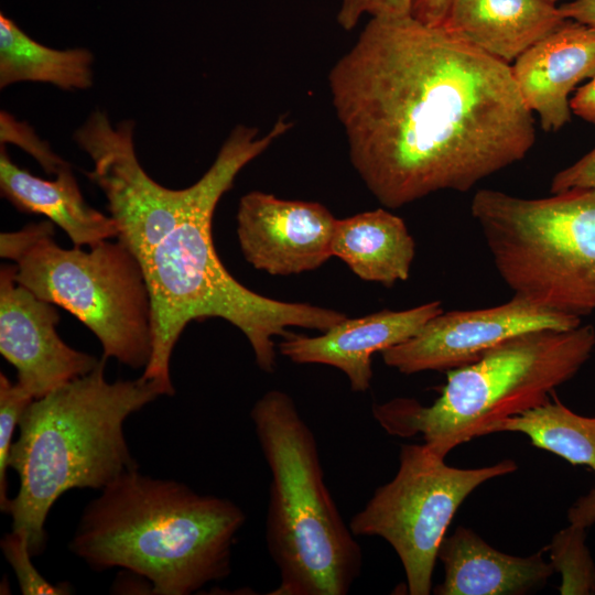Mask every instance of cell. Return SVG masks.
Segmentation results:
<instances>
[{
    "mask_svg": "<svg viewBox=\"0 0 595 595\" xmlns=\"http://www.w3.org/2000/svg\"><path fill=\"white\" fill-rule=\"evenodd\" d=\"M250 418L271 474L266 541L280 583L269 594H347L363 553L327 489L313 431L281 390L261 396Z\"/></svg>",
    "mask_w": 595,
    "mask_h": 595,
    "instance_id": "5",
    "label": "cell"
},
{
    "mask_svg": "<svg viewBox=\"0 0 595 595\" xmlns=\"http://www.w3.org/2000/svg\"><path fill=\"white\" fill-rule=\"evenodd\" d=\"M4 558L13 569L20 591L24 595L36 594H68L67 584L54 585L46 581L32 563L33 555L23 533L11 531L0 543Z\"/></svg>",
    "mask_w": 595,
    "mask_h": 595,
    "instance_id": "23",
    "label": "cell"
},
{
    "mask_svg": "<svg viewBox=\"0 0 595 595\" xmlns=\"http://www.w3.org/2000/svg\"><path fill=\"white\" fill-rule=\"evenodd\" d=\"M332 253L361 280L391 288L408 280L415 242L402 218L378 208L337 219Z\"/></svg>",
    "mask_w": 595,
    "mask_h": 595,
    "instance_id": "18",
    "label": "cell"
},
{
    "mask_svg": "<svg viewBox=\"0 0 595 595\" xmlns=\"http://www.w3.org/2000/svg\"><path fill=\"white\" fill-rule=\"evenodd\" d=\"M82 515L69 549L91 569L123 567L155 595H188L230 574L246 521L231 500L127 470Z\"/></svg>",
    "mask_w": 595,
    "mask_h": 595,
    "instance_id": "3",
    "label": "cell"
},
{
    "mask_svg": "<svg viewBox=\"0 0 595 595\" xmlns=\"http://www.w3.org/2000/svg\"><path fill=\"white\" fill-rule=\"evenodd\" d=\"M15 264L0 269V353L33 399L90 372L96 357L69 347L57 334L54 305L15 280Z\"/></svg>",
    "mask_w": 595,
    "mask_h": 595,
    "instance_id": "11",
    "label": "cell"
},
{
    "mask_svg": "<svg viewBox=\"0 0 595 595\" xmlns=\"http://www.w3.org/2000/svg\"><path fill=\"white\" fill-rule=\"evenodd\" d=\"M470 212L513 295L578 317L595 311V190L523 198L485 188Z\"/></svg>",
    "mask_w": 595,
    "mask_h": 595,
    "instance_id": "7",
    "label": "cell"
},
{
    "mask_svg": "<svg viewBox=\"0 0 595 595\" xmlns=\"http://www.w3.org/2000/svg\"><path fill=\"white\" fill-rule=\"evenodd\" d=\"M567 519L570 523L578 524L586 529L595 523V487L586 495L581 496L569 509Z\"/></svg>",
    "mask_w": 595,
    "mask_h": 595,
    "instance_id": "28",
    "label": "cell"
},
{
    "mask_svg": "<svg viewBox=\"0 0 595 595\" xmlns=\"http://www.w3.org/2000/svg\"><path fill=\"white\" fill-rule=\"evenodd\" d=\"M0 190L20 212L48 218L75 247H91L118 236L115 219L86 203L69 164L58 171L55 180H44L14 164L2 144Z\"/></svg>",
    "mask_w": 595,
    "mask_h": 595,
    "instance_id": "17",
    "label": "cell"
},
{
    "mask_svg": "<svg viewBox=\"0 0 595 595\" xmlns=\"http://www.w3.org/2000/svg\"><path fill=\"white\" fill-rule=\"evenodd\" d=\"M543 404L496 424L491 433L516 432L531 444L551 452L572 465L595 473V416L578 414L563 404L554 392Z\"/></svg>",
    "mask_w": 595,
    "mask_h": 595,
    "instance_id": "20",
    "label": "cell"
},
{
    "mask_svg": "<svg viewBox=\"0 0 595 595\" xmlns=\"http://www.w3.org/2000/svg\"><path fill=\"white\" fill-rule=\"evenodd\" d=\"M547 1H549V2H551V3H553V4H555L559 0H547Z\"/></svg>",
    "mask_w": 595,
    "mask_h": 595,
    "instance_id": "30",
    "label": "cell"
},
{
    "mask_svg": "<svg viewBox=\"0 0 595 595\" xmlns=\"http://www.w3.org/2000/svg\"><path fill=\"white\" fill-rule=\"evenodd\" d=\"M412 0H340L337 22L346 31L353 30L364 15L398 17L410 14Z\"/></svg>",
    "mask_w": 595,
    "mask_h": 595,
    "instance_id": "24",
    "label": "cell"
},
{
    "mask_svg": "<svg viewBox=\"0 0 595 595\" xmlns=\"http://www.w3.org/2000/svg\"><path fill=\"white\" fill-rule=\"evenodd\" d=\"M565 20L547 0H453L441 26L509 64Z\"/></svg>",
    "mask_w": 595,
    "mask_h": 595,
    "instance_id": "16",
    "label": "cell"
},
{
    "mask_svg": "<svg viewBox=\"0 0 595 595\" xmlns=\"http://www.w3.org/2000/svg\"><path fill=\"white\" fill-rule=\"evenodd\" d=\"M337 218L322 204L252 191L240 198L237 236L255 269L290 275L320 268L332 256Z\"/></svg>",
    "mask_w": 595,
    "mask_h": 595,
    "instance_id": "12",
    "label": "cell"
},
{
    "mask_svg": "<svg viewBox=\"0 0 595 595\" xmlns=\"http://www.w3.org/2000/svg\"><path fill=\"white\" fill-rule=\"evenodd\" d=\"M53 225L43 220L1 232L0 256L14 261L17 282L87 326L102 346V358L145 368L152 311L139 261L119 240L64 249L54 240Z\"/></svg>",
    "mask_w": 595,
    "mask_h": 595,
    "instance_id": "8",
    "label": "cell"
},
{
    "mask_svg": "<svg viewBox=\"0 0 595 595\" xmlns=\"http://www.w3.org/2000/svg\"><path fill=\"white\" fill-rule=\"evenodd\" d=\"M443 312L440 301L403 311L382 310L357 318H344L322 335L292 334L279 344V351L295 364H321L343 371L356 392H365L372 380L371 357L419 333Z\"/></svg>",
    "mask_w": 595,
    "mask_h": 595,
    "instance_id": "13",
    "label": "cell"
},
{
    "mask_svg": "<svg viewBox=\"0 0 595 595\" xmlns=\"http://www.w3.org/2000/svg\"><path fill=\"white\" fill-rule=\"evenodd\" d=\"M106 359L80 376L34 399L19 422L9 467L19 490L6 513L12 531L26 537L33 556L46 545L45 521L55 501L74 488L104 489L138 468L123 424L133 412L166 394L164 387L141 376L109 382Z\"/></svg>",
    "mask_w": 595,
    "mask_h": 595,
    "instance_id": "4",
    "label": "cell"
},
{
    "mask_svg": "<svg viewBox=\"0 0 595 595\" xmlns=\"http://www.w3.org/2000/svg\"><path fill=\"white\" fill-rule=\"evenodd\" d=\"M511 67L521 97L545 131L571 120L570 93L595 76V29L566 19L521 53Z\"/></svg>",
    "mask_w": 595,
    "mask_h": 595,
    "instance_id": "14",
    "label": "cell"
},
{
    "mask_svg": "<svg viewBox=\"0 0 595 595\" xmlns=\"http://www.w3.org/2000/svg\"><path fill=\"white\" fill-rule=\"evenodd\" d=\"M595 349L593 325L524 333L495 346L479 359L447 371L430 405L393 398L372 405V416L390 435H421L445 457L456 446L490 434L499 422L550 399L571 380Z\"/></svg>",
    "mask_w": 595,
    "mask_h": 595,
    "instance_id": "6",
    "label": "cell"
},
{
    "mask_svg": "<svg viewBox=\"0 0 595 595\" xmlns=\"http://www.w3.org/2000/svg\"><path fill=\"white\" fill-rule=\"evenodd\" d=\"M548 551L561 576V595L595 594V563L586 545V528L570 523L554 534Z\"/></svg>",
    "mask_w": 595,
    "mask_h": 595,
    "instance_id": "21",
    "label": "cell"
},
{
    "mask_svg": "<svg viewBox=\"0 0 595 595\" xmlns=\"http://www.w3.org/2000/svg\"><path fill=\"white\" fill-rule=\"evenodd\" d=\"M437 559L444 580L434 588L436 595H522L542 587L554 573L541 551L511 555L465 527L444 537Z\"/></svg>",
    "mask_w": 595,
    "mask_h": 595,
    "instance_id": "15",
    "label": "cell"
},
{
    "mask_svg": "<svg viewBox=\"0 0 595 595\" xmlns=\"http://www.w3.org/2000/svg\"><path fill=\"white\" fill-rule=\"evenodd\" d=\"M565 19L595 29V0H571L559 7Z\"/></svg>",
    "mask_w": 595,
    "mask_h": 595,
    "instance_id": "29",
    "label": "cell"
},
{
    "mask_svg": "<svg viewBox=\"0 0 595 595\" xmlns=\"http://www.w3.org/2000/svg\"><path fill=\"white\" fill-rule=\"evenodd\" d=\"M33 400L18 382H12L3 372L0 374V508L3 512L10 501L7 470L13 434L22 414Z\"/></svg>",
    "mask_w": 595,
    "mask_h": 595,
    "instance_id": "22",
    "label": "cell"
},
{
    "mask_svg": "<svg viewBox=\"0 0 595 595\" xmlns=\"http://www.w3.org/2000/svg\"><path fill=\"white\" fill-rule=\"evenodd\" d=\"M452 2L453 0H412L410 15L424 24L441 26Z\"/></svg>",
    "mask_w": 595,
    "mask_h": 595,
    "instance_id": "26",
    "label": "cell"
},
{
    "mask_svg": "<svg viewBox=\"0 0 595 595\" xmlns=\"http://www.w3.org/2000/svg\"><path fill=\"white\" fill-rule=\"evenodd\" d=\"M426 444H403L394 477L379 486L349 528L387 541L403 566L408 593L429 595L439 548L463 501L482 484L517 470L512 459L490 466H450Z\"/></svg>",
    "mask_w": 595,
    "mask_h": 595,
    "instance_id": "9",
    "label": "cell"
},
{
    "mask_svg": "<svg viewBox=\"0 0 595 595\" xmlns=\"http://www.w3.org/2000/svg\"><path fill=\"white\" fill-rule=\"evenodd\" d=\"M570 107L576 116L595 125V76L576 90Z\"/></svg>",
    "mask_w": 595,
    "mask_h": 595,
    "instance_id": "27",
    "label": "cell"
},
{
    "mask_svg": "<svg viewBox=\"0 0 595 595\" xmlns=\"http://www.w3.org/2000/svg\"><path fill=\"white\" fill-rule=\"evenodd\" d=\"M572 188L595 190V148L572 165L558 172L551 181V193Z\"/></svg>",
    "mask_w": 595,
    "mask_h": 595,
    "instance_id": "25",
    "label": "cell"
},
{
    "mask_svg": "<svg viewBox=\"0 0 595 595\" xmlns=\"http://www.w3.org/2000/svg\"><path fill=\"white\" fill-rule=\"evenodd\" d=\"M581 317L513 295L506 303L442 312L413 337L382 350L383 363L401 374L451 370L479 359L515 336L541 329H571Z\"/></svg>",
    "mask_w": 595,
    "mask_h": 595,
    "instance_id": "10",
    "label": "cell"
},
{
    "mask_svg": "<svg viewBox=\"0 0 595 595\" xmlns=\"http://www.w3.org/2000/svg\"><path fill=\"white\" fill-rule=\"evenodd\" d=\"M93 54L86 48L55 50L37 43L0 14V87L19 82L52 84L64 90L93 85Z\"/></svg>",
    "mask_w": 595,
    "mask_h": 595,
    "instance_id": "19",
    "label": "cell"
},
{
    "mask_svg": "<svg viewBox=\"0 0 595 595\" xmlns=\"http://www.w3.org/2000/svg\"><path fill=\"white\" fill-rule=\"evenodd\" d=\"M328 87L350 162L388 208L467 192L536 141L510 65L410 14L370 18Z\"/></svg>",
    "mask_w": 595,
    "mask_h": 595,
    "instance_id": "1",
    "label": "cell"
},
{
    "mask_svg": "<svg viewBox=\"0 0 595 595\" xmlns=\"http://www.w3.org/2000/svg\"><path fill=\"white\" fill-rule=\"evenodd\" d=\"M292 127L279 118L259 136L255 127H235L215 161L193 185L173 190L152 180L141 166L133 134L118 132L95 151L88 178L104 192L118 240L137 258L152 311V355L142 374L174 394L170 361L192 321L223 318L248 339L258 367L274 371V338L288 327L325 332L346 317L335 310L285 302L258 294L223 266L214 247L212 221L221 196L238 173Z\"/></svg>",
    "mask_w": 595,
    "mask_h": 595,
    "instance_id": "2",
    "label": "cell"
}]
</instances>
